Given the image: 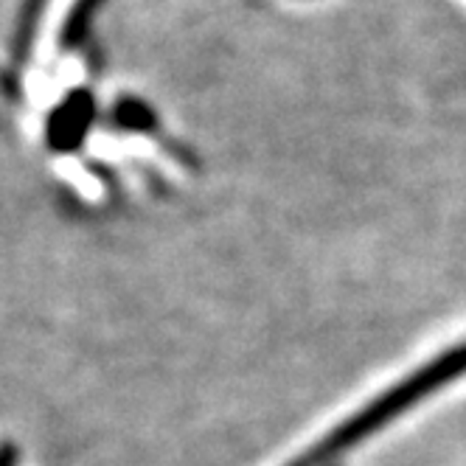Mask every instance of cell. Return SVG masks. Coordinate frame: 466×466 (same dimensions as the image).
I'll use <instances>...</instances> for the list:
<instances>
[{
  "instance_id": "1",
  "label": "cell",
  "mask_w": 466,
  "mask_h": 466,
  "mask_svg": "<svg viewBox=\"0 0 466 466\" xmlns=\"http://www.w3.org/2000/svg\"><path fill=\"white\" fill-rule=\"evenodd\" d=\"M461 377H466V343L455 346L452 351L439 354L436 360H430L427 365L416 369L408 380L396 382L393 388H388L385 393L371 399L362 410H357L351 419H346L340 427L331 430L329 436H323V441H318L312 450L301 452L287 466H323L329 461H335L340 452L357 447L360 441L369 439L371 432L390 424L399 413H405L413 405H419L432 390H439Z\"/></svg>"
},
{
  "instance_id": "2",
  "label": "cell",
  "mask_w": 466,
  "mask_h": 466,
  "mask_svg": "<svg viewBox=\"0 0 466 466\" xmlns=\"http://www.w3.org/2000/svg\"><path fill=\"white\" fill-rule=\"evenodd\" d=\"M46 6H48V0H20L15 28H12V46H9V65H12L9 74H12V79L20 68H25L28 59H31Z\"/></svg>"
},
{
  "instance_id": "3",
  "label": "cell",
  "mask_w": 466,
  "mask_h": 466,
  "mask_svg": "<svg viewBox=\"0 0 466 466\" xmlns=\"http://www.w3.org/2000/svg\"><path fill=\"white\" fill-rule=\"evenodd\" d=\"M98 4H102V0H76L74 12L68 15V20H65V25H62V48H74L82 43V37L87 35L90 17L98 9Z\"/></svg>"
}]
</instances>
